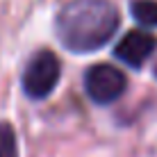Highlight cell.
Returning a JSON list of instances; mask_svg holds the SVG:
<instances>
[{"label":"cell","mask_w":157,"mask_h":157,"mask_svg":"<svg viewBox=\"0 0 157 157\" xmlns=\"http://www.w3.org/2000/svg\"><path fill=\"white\" fill-rule=\"evenodd\" d=\"M84 89L94 102L109 105L121 98L123 91L128 89V78L112 64H94L84 73Z\"/></svg>","instance_id":"3"},{"label":"cell","mask_w":157,"mask_h":157,"mask_svg":"<svg viewBox=\"0 0 157 157\" xmlns=\"http://www.w3.org/2000/svg\"><path fill=\"white\" fill-rule=\"evenodd\" d=\"M62 75V64L50 50H41L28 62L23 71V91L32 100H43L55 91Z\"/></svg>","instance_id":"2"},{"label":"cell","mask_w":157,"mask_h":157,"mask_svg":"<svg viewBox=\"0 0 157 157\" xmlns=\"http://www.w3.org/2000/svg\"><path fill=\"white\" fill-rule=\"evenodd\" d=\"M130 14L141 28H157V0H132Z\"/></svg>","instance_id":"5"},{"label":"cell","mask_w":157,"mask_h":157,"mask_svg":"<svg viewBox=\"0 0 157 157\" xmlns=\"http://www.w3.org/2000/svg\"><path fill=\"white\" fill-rule=\"evenodd\" d=\"M157 50V36L144 30H130L114 48V57L128 64L130 68H141L153 52Z\"/></svg>","instance_id":"4"},{"label":"cell","mask_w":157,"mask_h":157,"mask_svg":"<svg viewBox=\"0 0 157 157\" xmlns=\"http://www.w3.org/2000/svg\"><path fill=\"white\" fill-rule=\"evenodd\" d=\"M0 157H18V144H16V132L9 123L0 125Z\"/></svg>","instance_id":"6"},{"label":"cell","mask_w":157,"mask_h":157,"mask_svg":"<svg viewBox=\"0 0 157 157\" xmlns=\"http://www.w3.org/2000/svg\"><path fill=\"white\" fill-rule=\"evenodd\" d=\"M153 73H155V78H157V64H155V71H153Z\"/></svg>","instance_id":"7"},{"label":"cell","mask_w":157,"mask_h":157,"mask_svg":"<svg viewBox=\"0 0 157 157\" xmlns=\"http://www.w3.org/2000/svg\"><path fill=\"white\" fill-rule=\"evenodd\" d=\"M118 30V9L109 0H73L55 18L57 39L71 52H94Z\"/></svg>","instance_id":"1"}]
</instances>
